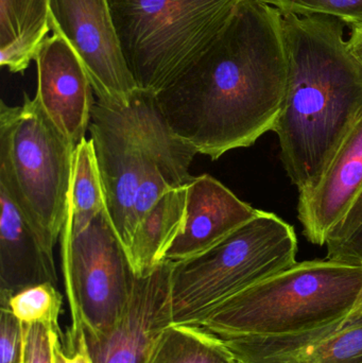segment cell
Listing matches in <instances>:
<instances>
[{"mask_svg": "<svg viewBox=\"0 0 362 363\" xmlns=\"http://www.w3.org/2000/svg\"><path fill=\"white\" fill-rule=\"evenodd\" d=\"M283 14L242 0L210 47L155 101L171 131L212 161L273 130L286 93Z\"/></svg>", "mask_w": 362, "mask_h": 363, "instance_id": "1", "label": "cell"}, {"mask_svg": "<svg viewBox=\"0 0 362 363\" xmlns=\"http://www.w3.org/2000/svg\"><path fill=\"white\" fill-rule=\"evenodd\" d=\"M344 25L327 15H283L288 74L272 131L300 194L317 185L362 116V64L344 40Z\"/></svg>", "mask_w": 362, "mask_h": 363, "instance_id": "2", "label": "cell"}, {"mask_svg": "<svg viewBox=\"0 0 362 363\" xmlns=\"http://www.w3.org/2000/svg\"><path fill=\"white\" fill-rule=\"evenodd\" d=\"M362 308V264L295 262L208 311L191 326L221 340L312 332Z\"/></svg>", "mask_w": 362, "mask_h": 363, "instance_id": "3", "label": "cell"}, {"mask_svg": "<svg viewBox=\"0 0 362 363\" xmlns=\"http://www.w3.org/2000/svg\"><path fill=\"white\" fill-rule=\"evenodd\" d=\"M242 0H108L138 89L159 93L225 29Z\"/></svg>", "mask_w": 362, "mask_h": 363, "instance_id": "4", "label": "cell"}, {"mask_svg": "<svg viewBox=\"0 0 362 363\" xmlns=\"http://www.w3.org/2000/svg\"><path fill=\"white\" fill-rule=\"evenodd\" d=\"M76 145L47 116L35 98L0 106V185L53 253L67 217Z\"/></svg>", "mask_w": 362, "mask_h": 363, "instance_id": "5", "label": "cell"}, {"mask_svg": "<svg viewBox=\"0 0 362 363\" xmlns=\"http://www.w3.org/2000/svg\"><path fill=\"white\" fill-rule=\"evenodd\" d=\"M295 228L259 211L216 247L174 262L170 287L171 325H191L242 290L297 262Z\"/></svg>", "mask_w": 362, "mask_h": 363, "instance_id": "6", "label": "cell"}, {"mask_svg": "<svg viewBox=\"0 0 362 363\" xmlns=\"http://www.w3.org/2000/svg\"><path fill=\"white\" fill-rule=\"evenodd\" d=\"M89 131L106 213L127 252L135 230L134 204L138 188L157 151L176 134L166 123L154 95L140 89L125 108L96 100Z\"/></svg>", "mask_w": 362, "mask_h": 363, "instance_id": "7", "label": "cell"}, {"mask_svg": "<svg viewBox=\"0 0 362 363\" xmlns=\"http://www.w3.org/2000/svg\"><path fill=\"white\" fill-rule=\"evenodd\" d=\"M62 270L72 313L69 345L108 332L127 306L134 273L106 211L79 232L63 228Z\"/></svg>", "mask_w": 362, "mask_h": 363, "instance_id": "8", "label": "cell"}, {"mask_svg": "<svg viewBox=\"0 0 362 363\" xmlns=\"http://www.w3.org/2000/svg\"><path fill=\"white\" fill-rule=\"evenodd\" d=\"M50 28L84 66L101 104L125 108L138 91L123 57L108 0H50Z\"/></svg>", "mask_w": 362, "mask_h": 363, "instance_id": "9", "label": "cell"}, {"mask_svg": "<svg viewBox=\"0 0 362 363\" xmlns=\"http://www.w3.org/2000/svg\"><path fill=\"white\" fill-rule=\"evenodd\" d=\"M172 268L174 262L165 260L144 277L134 275L131 296L116 323L100 336H84L93 363L149 362L171 325Z\"/></svg>", "mask_w": 362, "mask_h": 363, "instance_id": "10", "label": "cell"}, {"mask_svg": "<svg viewBox=\"0 0 362 363\" xmlns=\"http://www.w3.org/2000/svg\"><path fill=\"white\" fill-rule=\"evenodd\" d=\"M35 99L60 132L78 145L89 131L94 89L82 62L67 40L53 33L35 57Z\"/></svg>", "mask_w": 362, "mask_h": 363, "instance_id": "11", "label": "cell"}, {"mask_svg": "<svg viewBox=\"0 0 362 363\" xmlns=\"http://www.w3.org/2000/svg\"><path fill=\"white\" fill-rule=\"evenodd\" d=\"M222 341L239 363H362V308L312 332Z\"/></svg>", "mask_w": 362, "mask_h": 363, "instance_id": "12", "label": "cell"}, {"mask_svg": "<svg viewBox=\"0 0 362 363\" xmlns=\"http://www.w3.org/2000/svg\"><path fill=\"white\" fill-rule=\"evenodd\" d=\"M259 209L240 200L210 174L193 177L187 186L186 221L166 254L172 262L210 251L256 216Z\"/></svg>", "mask_w": 362, "mask_h": 363, "instance_id": "13", "label": "cell"}, {"mask_svg": "<svg viewBox=\"0 0 362 363\" xmlns=\"http://www.w3.org/2000/svg\"><path fill=\"white\" fill-rule=\"evenodd\" d=\"M362 192V116L349 132L317 185L301 192L299 220L310 242L325 245L327 237Z\"/></svg>", "mask_w": 362, "mask_h": 363, "instance_id": "14", "label": "cell"}, {"mask_svg": "<svg viewBox=\"0 0 362 363\" xmlns=\"http://www.w3.org/2000/svg\"><path fill=\"white\" fill-rule=\"evenodd\" d=\"M0 292L51 283L57 286L53 253L49 252L8 190L0 185Z\"/></svg>", "mask_w": 362, "mask_h": 363, "instance_id": "15", "label": "cell"}, {"mask_svg": "<svg viewBox=\"0 0 362 363\" xmlns=\"http://www.w3.org/2000/svg\"><path fill=\"white\" fill-rule=\"evenodd\" d=\"M187 186L168 190L138 222L127 251L135 277H144L163 264L168 250L184 230Z\"/></svg>", "mask_w": 362, "mask_h": 363, "instance_id": "16", "label": "cell"}, {"mask_svg": "<svg viewBox=\"0 0 362 363\" xmlns=\"http://www.w3.org/2000/svg\"><path fill=\"white\" fill-rule=\"evenodd\" d=\"M50 31V0H0V65L23 74Z\"/></svg>", "mask_w": 362, "mask_h": 363, "instance_id": "17", "label": "cell"}, {"mask_svg": "<svg viewBox=\"0 0 362 363\" xmlns=\"http://www.w3.org/2000/svg\"><path fill=\"white\" fill-rule=\"evenodd\" d=\"M104 211L106 196L95 150L91 140L85 138L74 149L67 217L63 228L79 232Z\"/></svg>", "mask_w": 362, "mask_h": 363, "instance_id": "18", "label": "cell"}, {"mask_svg": "<svg viewBox=\"0 0 362 363\" xmlns=\"http://www.w3.org/2000/svg\"><path fill=\"white\" fill-rule=\"evenodd\" d=\"M148 363H239L222 340L195 326L169 325Z\"/></svg>", "mask_w": 362, "mask_h": 363, "instance_id": "19", "label": "cell"}, {"mask_svg": "<svg viewBox=\"0 0 362 363\" xmlns=\"http://www.w3.org/2000/svg\"><path fill=\"white\" fill-rule=\"evenodd\" d=\"M0 304L8 306L23 324H43L60 333L63 296L53 284L30 286L13 294L0 292Z\"/></svg>", "mask_w": 362, "mask_h": 363, "instance_id": "20", "label": "cell"}, {"mask_svg": "<svg viewBox=\"0 0 362 363\" xmlns=\"http://www.w3.org/2000/svg\"><path fill=\"white\" fill-rule=\"evenodd\" d=\"M327 259L362 264V192L346 217L327 237Z\"/></svg>", "mask_w": 362, "mask_h": 363, "instance_id": "21", "label": "cell"}, {"mask_svg": "<svg viewBox=\"0 0 362 363\" xmlns=\"http://www.w3.org/2000/svg\"><path fill=\"white\" fill-rule=\"evenodd\" d=\"M285 14L327 15L353 28L362 26V0H265Z\"/></svg>", "mask_w": 362, "mask_h": 363, "instance_id": "22", "label": "cell"}, {"mask_svg": "<svg viewBox=\"0 0 362 363\" xmlns=\"http://www.w3.org/2000/svg\"><path fill=\"white\" fill-rule=\"evenodd\" d=\"M60 333L43 324H23V363H55L53 350Z\"/></svg>", "mask_w": 362, "mask_h": 363, "instance_id": "23", "label": "cell"}, {"mask_svg": "<svg viewBox=\"0 0 362 363\" xmlns=\"http://www.w3.org/2000/svg\"><path fill=\"white\" fill-rule=\"evenodd\" d=\"M0 313V363H23V324L6 305Z\"/></svg>", "mask_w": 362, "mask_h": 363, "instance_id": "24", "label": "cell"}, {"mask_svg": "<svg viewBox=\"0 0 362 363\" xmlns=\"http://www.w3.org/2000/svg\"><path fill=\"white\" fill-rule=\"evenodd\" d=\"M64 351L61 341H57L53 350L55 363H93L85 345L84 335Z\"/></svg>", "mask_w": 362, "mask_h": 363, "instance_id": "25", "label": "cell"}, {"mask_svg": "<svg viewBox=\"0 0 362 363\" xmlns=\"http://www.w3.org/2000/svg\"><path fill=\"white\" fill-rule=\"evenodd\" d=\"M351 49L355 57L362 64V26L361 27L353 28L352 35L349 40Z\"/></svg>", "mask_w": 362, "mask_h": 363, "instance_id": "26", "label": "cell"}]
</instances>
